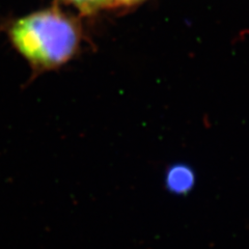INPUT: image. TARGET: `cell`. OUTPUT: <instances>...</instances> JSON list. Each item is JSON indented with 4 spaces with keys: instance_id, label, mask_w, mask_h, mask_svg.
<instances>
[{
    "instance_id": "cell-1",
    "label": "cell",
    "mask_w": 249,
    "mask_h": 249,
    "mask_svg": "<svg viewBox=\"0 0 249 249\" xmlns=\"http://www.w3.org/2000/svg\"><path fill=\"white\" fill-rule=\"evenodd\" d=\"M5 26L12 46L36 73L65 66L80 50V23L58 6L22 16Z\"/></svg>"
},
{
    "instance_id": "cell-2",
    "label": "cell",
    "mask_w": 249,
    "mask_h": 249,
    "mask_svg": "<svg viewBox=\"0 0 249 249\" xmlns=\"http://www.w3.org/2000/svg\"><path fill=\"white\" fill-rule=\"evenodd\" d=\"M167 187L174 192L184 193L189 191L194 184V174L186 165H175L166 175Z\"/></svg>"
},
{
    "instance_id": "cell-3",
    "label": "cell",
    "mask_w": 249,
    "mask_h": 249,
    "mask_svg": "<svg viewBox=\"0 0 249 249\" xmlns=\"http://www.w3.org/2000/svg\"><path fill=\"white\" fill-rule=\"evenodd\" d=\"M60 1L74 6L84 16L95 15L102 10L113 7L112 0H60Z\"/></svg>"
},
{
    "instance_id": "cell-4",
    "label": "cell",
    "mask_w": 249,
    "mask_h": 249,
    "mask_svg": "<svg viewBox=\"0 0 249 249\" xmlns=\"http://www.w3.org/2000/svg\"><path fill=\"white\" fill-rule=\"evenodd\" d=\"M145 1V0H112L113 6H134Z\"/></svg>"
}]
</instances>
